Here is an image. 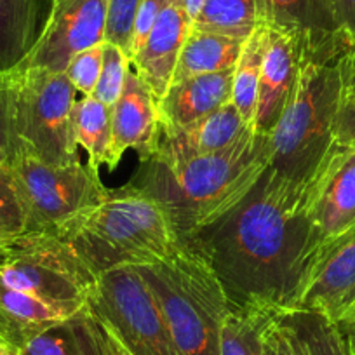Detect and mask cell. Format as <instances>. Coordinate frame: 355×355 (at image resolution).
Returning a JSON list of instances; mask_svg holds the SVG:
<instances>
[{
  "instance_id": "6da1fadb",
  "label": "cell",
  "mask_w": 355,
  "mask_h": 355,
  "mask_svg": "<svg viewBox=\"0 0 355 355\" xmlns=\"http://www.w3.org/2000/svg\"><path fill=\"white\" fill-rule=\"evenodd\" d=\"M300 192L268 167L251 192L187 244L209 265L230 309L281 317L300 309L326 242Z\"/></svg>"
},
{
  "instance_id": "7a4b0ae2",
  "label": "cell",
  "mask_w": 355,
  "mask_h": 355,
  "mask_svg": "<svg viewBox=\"0 0 355 355\" xmlns=\"http://www.w3.org/2000/svg\"><path fill=\"white\" fill-rule=\"evenodd\" d=\"M268 162L270 136L248 128L234 145L213 155L176 166L143 160L131 183L160 204L183 244L237 206Z\"/></svg>"
},
{
  "instance_id": "3957f363",
  "label": "cell",
  "mask_w": 355,
  "mask_h": 355,
  "mask_svg": "<svg viewBox=\"0 0 355 355\" xmlns=\"http://www.w3.org/2000/svg\"><path fill=\"white\" fill-rule=\"evenodd\" d=\"M352 89H355V51L333 58L300 56L295 89L270 135L268 169L289 187L310 192L343 150L334 141V128L341 103Z\"/></svg>"
},
{
  "instance_id": "277c9868",
  "label": "cell",
  "mask_w": 355,
  "mask_h": 355,
  "mask_svg": "<svg viewBox=\"0 0 355 355\" xmlns=\"http://www.w3.org/2000/svg\"><path fill=\"white\" fill-rule=\"evenodd\" d=\"M53 235L96 279L124 266L166 261L182 245L166 211L131 182L107 189L96 206L67 221Z\"/></svg>"
},
{
  "instance_id": "5b68a950",
  "label": "cell",
  "mask_w": 355,
  "mask_h": 355,
  "mask_svg": "<svg viewBox=\"0 0 355 355\" xmlns=\"http://www.w3.org/2000/svg\"><path fill=\"white\" fill-rule=\"evenodd\" d=\"M136 270L182 355H221V326L230 306L216 275L192 248L182 244L166 261Z\"/></svg>"
},
{
  "instance_id": "8992f818",
  "label": "cell",
  "mask_w": 355,
  "mask_h": 355,
  "mask_svg": "<svg viewBox=\"0 0 355 355\" xmlns=\"http://www.w3.org/2000/svg\"><path fill=\"white\" fill-rule=\"evenodd\" d=\"M11 71L15 152L21 150L47 164L78 162L73 132L77 91L67 73L40 68Z\"/></svg>"
},
{
  "instance_id": "52a82bcc",
  "label": "cell",
  "mask_w": 355,
  "mask_h": 355,
  "mask_svg": "<svg viewBox=\"0 0 355 355\" xmlns=\"http://www.w3.org/2000/svg\"><path fill=\"white\" fill-rule=\"evenodd\" d=\"M21 200L28 235H53L67 221L96 206L107 193L100 171L87 164H47L15 152L8 164Z\"/></svg>"
},
{
  "instance_id": "ba28073f",
  "label": "cell",
  "mask_w": 355,
  "mask_h": 355,
  "mask_svg": "<svg viewBox=\"0 0 355 355\" xmlns=\"http://www.w3.org/2000/svg\"><path fill=\"white\" fill-rule=\"evenodd\" d=\"M87 309L129 355H182L152 291L135 266L100 275Z\"/></svg>"
},
{
  "instance_id": "9c48e42d",
  "label": "cell",
  "mask_w": 355,
  "mask_h": 355,
  "mask_svg": "<svg viewBox=\"0 0 355 355\" xmlns=\"http://www.w3.org/2000/svg\"><path fill=\"white\" fill-rule=\"evenodd\" d=\"M96 281L54 235L23 237L0 263V282L53 305L82 309Z\"/></svg>"
},
{
  "instance_id": "30bf717a",
  "label": "cell",
  "mask_w": 355,
  "mask_h": 355,
  "mask_svg": "<svg viewBox=\"0 0 355 355\" xmlns=\"http://www.w3.org/2000/svg\"><path fill=\"white\" fill-rule=\"evenodd\" d=\"M108 0H53L35 46L18 68L67 71L75 54L105 42Z\"/></svg>"
},
{
  "instance_id": "8fae6325",
  "label": "cell",
  "mask_w": 355,
  "mask_h": 355,
  "mask_svg": "<svg viewBox=\"0 0 355 355\" xmlns=\"http://www.w3.org/2000/svg\"><path fill=\"white\" fill-rule=\"evenodd\" d=\"M258 23L296 40L302 58H333L355 51L338 23L333 0H256Z\"/></svg>"
},
{
  "instance_id": "7c38bea8",
  "label": "cell",
  "mask_w": 355,
  "mask_h": 355,
  "mask_svg": "<svg viewBox=\"0 0 355 355\" xmlns=\"http://www.w3.org/2000/svg\"><path fill=\"white\" fill-rule=\"evenodd\" d=\"M298 310H310L334 324L355 320V225L324 248Z\"/></svg>"
},
{
  "instance_id": "4fadbf2b",
  "label": "cell",
  "mask_w": 355,
  "mask_h": 355,
  "mask_svg": "<svg viewBox=\"0 0 355 355\" xmlns=\"http://www.w3.org/2000/svg\"><path fill=\"white\" fill-rule=\"evenodd\" d=\"M159 138V101L131 68L122 94L112 107V143L105 166L114 171L128 150L138 152L139 162L148 160Z\"/></svg>"
},
{
  "instance_id": "5bb4252c",
  "label": "cell",
  "mask_w": 355,
  "mask_h": 355,
  "mask_svg": "<svg viewBox=\"0 0 355 355\" xmlns=\"http://www.w3.org/2000/svg\"><path fill=\"white\" fill-rule=\"evenodd\" d=\"M190 30L192 19L187 12L183 0H174L173 4L160 12L145 42L131 58V68L145 82L157 101L173 84L178 58Z\"/></svg>"
},
{
  "instance_id": "9a60e30c",
  "label": "cell",
  "mask_w": 355,
  "mask_h": 355,
  "mask_svg": "<svg viewBox=\"0 0 355 355\" xmlns=\"http://www.w3.org/2000/svg\"><path fill=\"white\" fill-rule=\"evenodd\" d=\"M268 28V26H266ZM300 68L296 40L281 30L268 28L265 60L259 78L258 103L251 128L261 135H272L281 121L295 89Z\"/></svg>"
},
{
  "instance_id": "2e32d148",
  "label": "cell",
  "mask_w": 355,
  "mask_h": 355,
  "mask_svg": "<svg viewBox=\"0 0 355 355\" xmlns=\"http://www.w3.org/2000/svg\"><path fill=\"white\" fill-rule=\"evenodd\" d=\"M248 128L230 101L189 128L160 136L155 153L150 159L166 166H176L197 157L213 155L234 145Z\"/></svg>"
},
{
  "instance_id": "e0dca14e",
  "label": "cell",
  "mask_w": 355,
  "mask_h": 355,
  "mask_svg": "<svg viewBox=\"0 0 355 355\" xmlns=\"http://www.w3.org/2000/svg\"><path fill=\"white\" fill-rule=\"evenodd\" d=\"M310 211L326 245L354 227L355 148L340 150L313 183Z\"/></svg>"
},
{
  "instance_id": "ac0fdd59",
  "label": "cell",
  "mask_w": 355,
  "mask_h": 355,
  "mask_svg": "<svg viewBox=\"0 0 355 355\" xmlns=\"http://www.w3.org/2000/svg\"><path fill=\"white\" fill-rule=\"evenodd\" d=\"M234 68L169 85L159 100L160 136L173 135L232 101Z\"/></svg>"
},
{
  "instance_id": "d6986e66",
  "label": "cell",
  "mask_w": 355,
  "mask_h": 355,
  "mask_svg": "<svg viewBox=\"0 0 355 355\" xmlns=\"http://www.w3.org/2000/svg\"><path fill=\"white\" fill-rule=\"evenodd\" d=\"M80 309L47 303L0 282V341L23 348L60 320Z\"/></svg>"
},
{
  "instance_id": "ffe728a7",
  "label": "cell",
  "mask_w": 355,
  "mask_h": 355,
  "mask_svg": "<svg viewBox=\"0 0 355 355\" xmlns=\"http://www.w3.org/2000/svg\"><path fill=\"white\" fill-rule=\"evenodd\" d=\"M53 0H0V71L25 61L47 21Z\"/></svg>"
},
{
  "instance_id": "44dd1931",
  "label": "cell",
  "mask_w": 355,
  "mask_h": 355,
  "mask_svg": "<svg viewBox=\"0 0 355 355\" xmlns=\"http://www.w3.org/2000/svg\"><path fill=\"white\" fill-rule=\"evenodd\" d=\"M21 352L23 355H107L100 326L87 303L33 338Z\"/></svg>"
},
{
  "instance_id": "7402d4cb",
  "label": "cell",
  "mask_w": 355,
  "mask_h": 355,
  "mask_svg": "<svg viewBox=\"0 0 355 355\" xmlns=\"http://www.w3.org/2000/svg\"><path fill=\"white\" fill-rule=\"evenodd\" d=\"M244 42L235 37L192 28L178 58L173 84L197 75L232 70L241 58Z\"/></svg>"
},
{
  "instance_id": "603a6c76",
  "label": "cell",
  "mask_w": 355,
  "mask_h": 355,
  "mask_svg": "<svg viewBox=\"0 0 355 355\" xmlns=\"http://www.w3.org/2000/svg\"><path fill=\"white\" fill-rule=\"evenodd\" d=\"M266 42H268V28L258 23L254 32L245 39L241 58H239L237 64L234 68L232 103L235 105L242 121L249 128H251L252 121H254Z\"/></svg>"
},
{
  "instance_id": "cb8c5ba5",
  "label": "cell",
  "mask_w": 355,
  "mask_h": 355,
  "mask_svg": "<svg viewBox=\"0 0 355 355\" xmlns=\"http://www.w3.org/2000/svg\"><path fill=\"white\" fill-rule=\"evenodd\" d=\"M73 132L78 148L87 153V166L100 171L112 143V107L94 96H82L73 105Z\"/></svg>"
},
{
  "instance_id": "d4e9b609",
  "label": "cell",
  "mask_w": 355,
  "mask_h": 355,
  "mask_svg": "<svg viewBox=\"0 0 355 355\" xmlns=\"http://www.w3.org/2000/svg\"><path fill=\"white\" fill-rule=\"evenodd\" d=\"M258 26L256 0H206L192 28L245 40Z\"/></svg>"
},
{
  "instance_id": "484cf974",
  "label": "cell",
  "mask_w": 355,
  "mask_h": 355,
  "mask_svg": "<svg viewBox=\"0 0 355 355\" xmlns=\"http://www.w3.org/2000/svg\"><path fill=\"white\" fill-rule=\"evenodd\" d=\"M302 338L309 355H350L340 326L317 312L295 310L281 315Z\"/></svg>"
},
{
  "instance_id": "4316f807",
  "label": "cell",
  "mask_w": 355,
  "mask_h": 355,
  "mask_svg": "<svg viewBox=\"0 0 355 355\" xmlns=\"http://www.w3.org/2000/svg\"><path fill=\"white\" fill-rule=\"evenodd\" d=\"M275 315L228 309L221 326V355H263L261 331Z\"/></svg>"
},
{
  "instance_id": "83f0119b",
  "label": "cell",
  "mask_w": 355,
  "mask_h": 355,
  "mask_svg": "<svg viewBox=\"0 0 355 355\" xmlns=\"http://www.w3.org/2000/svg\"><path fill=\"white\" fill-rule=\"evenodd\" d=\"M26 220L21 200L8 166H0V252L11 249L25 237Z\"/></svg>"
},
{
  "instance_id": "f1b7e54d",
  "label": "cell",
  "mask_w": 355,
  "mask_h": 355,
  "mask_svg": "<svg viewBox=\"0 0 355 355\" xmlns=\"http://www.w3.org/2000/svg\"><path fill=\"white\" fill-rule=\"evenodd\" d=\"M129 70H131V60L128 54L114 44L103 42V64L93 96L107 107H114L122 94Z\"/></svg>"
},
{
  "instance_id": "f546056e",
  "label": "cell",
  "mask_w": 355,
  "mask_h": 355,
  "mask_svg": "<svg viewBox=\"0 0 355 355\" xmlns=\"http://www.w3.org/2000/svg\"><path fill=\"white\" fill-rule=\"evenodd\" d=\"M143 0H108L105 42L121 47L131 60L135 23Z\"/></svg>"
},
{
  "instance_id": "4dcf8cb0",
  "label": "cell",
  "mask_w": 355,
  "mask_h": 355,
  "mask_svg": "<svg viewBox=\"0 0 355 355\" xmlns=\"http://www.w3.org/2000/svg\"><path fill=\"white\" fill-rule=\"evenodd\" d=\"M101 64H103V44L82 51L71 58L64 73L77 94L93 96L100 80Z\"/></svg>"
},
{
  "instance_id": "1f68e13d",
  "label": "cell",
  "mask_w": 355,
  "mask_h": 355,
  "mask_svg": "<svg viewBox=\"0 0 355 355\" xmlns=\"http://www.w3.org/2000/svg\"><path fill=\"white\" fill-rule=\"evenodd\" d=\"M263 355H309L302 338L281 317H272L261 331Z\"/></svg>"
},
{
  "instance_id": "d6a6232c",
  "label": "cell",
  "mask_w": 355,
  "mask_h": 355,
  "mask_svg": "<svg viewBox=\"0 0 355 355\" xmlns=\"http://www.w3.org/2000/svg\"><path fill=\"white\" fill-rule=\"evenodd\" d=\"M12 153V71H0V166H8Z\"/></svg>"
},
{
  "instance_id": "836d02e7",
  "label": "cell",
  "mask_w": 355,
  "mask_h": 355,
  "mask_svg": "<svg viewBox=\"0 0 355 355\" xmlns=\"http://www.w3.org/2000/svg\"><path fill=\"white\" fill-rule=\"evenodd\" d=\"M173 2L174 0H143L141 8H139L138 11V16H136L131 58L138 53L141 44L145 42L146 35L150 33V30H152L153 23H155L157 18L160 16V12H162L167 6L173 4Z\"/></svg>"
},
{
  "instance_id": "e575fe53",
  "label": "cell",
  "mask_w": 355,
  "mask_h": 355,
  "mask_svg": "<svg viewBox=\"0 0 355 355\" xmlns=\"http://www.w3.org/2000/svg\"><path fill=\"white\" fill-rule=\"evenodd\" d=\"M334 141L340 148H355V89L347 94L338 112Z\"/></svg>"
},
{
  "instance_id": "d590c367",
  "label": "cell",
  "mask_w": 355,
  "mask_h": 355,
  "mask_svg": "<svg viewBox=\"0 0 355 355\" xmlns=\"http://www.w3.org/2000/svg\"><path fill=\"white\" fill-rule=\"evenodd\" d=\"M338 23L355 46V0H333Z\"/></svg>"
},
{
  "instance_id": "8d00e7d4",
  "label": "cell",
  "mask_w": 355,
  "mask_h": 355,
  "mask_svg": "<svg viewBox=\"0 0 355 355\" xmlns=\"http://www.w3.org/2000/svg\"><path fill=\"white\" fill-rule=\"evenodd\" d=\"M98 326H100L101 341H103V347H105V352H107V355H129L128 350L122 347L121 341L115 338V334L112 333L105 324H101L100 320H98Z\"/></svg>"
},
{
  "instance_id": "74e56055",
  "label": "cell",
  "mask_w": 355,
  "mask_h": 355,
  "mask_svg": "<svg viewBox=\"0 0 355 355\" xmlns=\"http://www.w3.org/2000/svg\"><path fill=\"white\" fill-rule=\"evenodd\" d=\"M343 333L345 340H347L348 350H350V355H355V320L352 322H345V324H338Z\"/></svg>"
},
{
  "instance_id": "f35d334b",
  "label": "cell",
  "mask_w": 355,
  "mask_h": 355,
  "mask_svg": "<svg viewBox=\"0 0 355 355\" xmlns=\"http://www.w3.org/2000/svg\"><path fill=\"white\" fill-rule=\"evenodd\" d=\"M204 2H206V0H183V4H185V9H187V12H189L192 23H193V19L197 18V15H199L200 9H202Z\"/></svg>"
},
{
  "instance_id": "ab89813d",
  "label": "cell",
  "mask_w": 355,
  "mask_h": 355,
  "mask_svg": "<svg viewBox=\"0 0 355 355\" xmlns=\"http://www.w3.org/2000/svg\"><path fill=\"white\" fill-rule=\"evenodd\" d=\"M0 355H23V352L12 345L0 343Z\"/></svg>"
},
{
  "instance_id": "60d3db41",
  "label": "cell",
  "mask_w": 355,
  "mask_h": 355,
  "mask_svg": "<svg viewBox=\"0 0 355 355\" xmlns=\"http://www.w3.org/2000/svg\"><path fill=\"white\" fill-rule=\"evenodd\" d=\"M8 254H9V252H0V263L4 261L6 258H8Z\"/></svg>"
},
{
  "instance_id": "b9f144b4",
  "label": "cell",
  "mask_w": 355,
  "mask_h": 355,
  "mask_svg": "<svg viewBox=\"0 0 355 355\" xmlns=\"http://www.w3.org/2000/svg\"><path fill=\"white\" fill-rule=\"evenodd\" d=\"M0 343H2V341H0Z\"/></svg>"
}]
</instances>
